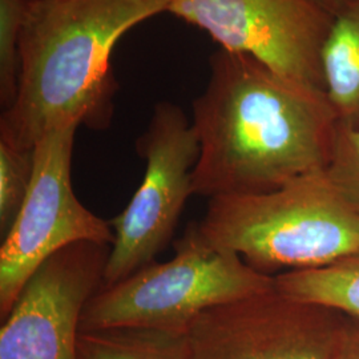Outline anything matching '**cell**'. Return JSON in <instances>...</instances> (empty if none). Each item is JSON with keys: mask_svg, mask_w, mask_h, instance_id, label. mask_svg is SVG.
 <instances>
[{"mask_svg": "<svg viewBox=\"0 0 359 359\" xmlns=\"http://www.w3.org/2000/svg\"><path fill=\"white\" fill-rule=\"evenodd\" d=\"M27 0H0V104L8 109L20 76V40Z\"/></svg>", "mask_w": 359, "mask_h": 359, "instance_id": "5bb4252c", "label": "cell"}, {"mask_svg": "<svg viewBox=\"0 0 359 359\" xmlns=\"http://www.w3.org/2000/svg\"><path fill=\"white\" fill-rule=\"evenodd\" d=\"M109 252L84 241L50 257L1 320L0 359H79L81 314L103 286Z\"/></svg>", "mask_w": 359, "mask_h": 359, "instance_id": "9c48e42d", "label": "cell"}, {"mask_svg": "<svg viewBox=\"0 0 359 359\" xmlns=\"http://www.w3.org/2000/svg\"><path fill=\"white\" fill-rule=\"evenodd\" d=\"M283 294L341 311L359 322V252L318 269L274 276Z\"/></svg>", "mask_w": 359, "mask_h": 359, "instance_id": "8fae6325", "label": "cell"}, {"mask_svg": "<svg viewBox=\"0 0 359 359\" xmlns=\"http://www.w3.org/2000/svg\"><path fill=\"white\" fill-rule=\"evenodd\" d=\"M193 102L200 142L193 194H256L326 170L338 118L325 90L283 76L255 57L218 50Z\"/></svg>", "mask_w": 359, "mask_h": 359, "instance_id": "6da1fadb", "label": "cell"}, {"mask_svg": "<svg viewBox=\"0 0 359 359\" xmlns=\"http://www.w3.org/2000/svg\"><path fill=\"white\" fill-rule=\"evenodd\" d=\"M79 359H189L185 334L147 327L80 332Z\"/></svg>", "mask_w": 359, "mask_h": 359, "instance_id": "7c38bea8", "label": "cell"}, {"mask_svg": "<svg viewBox=\"0 0 359 359\" xmlns=\"http://www.w3.org/2000/svg\"><path fill=\"white\" fill-rule=\"evenodd\" d=\"M276 286L273 276L250 268L231 252L215 248L191 222L167 262H151L102 289L81 314L80 332L147 327L185 334L208 309L258 294Z\"/></svg>", "mask_w": 359, "mask_h": 359, "instance_id": "277c9868", "label": "cell"}, {"mask_svg": "<svg viewBox=\"0 0 359 359\" xmlns=\"http://www.w3.org/2000/svg\"><path fill=\"white\" fill-rule=\"evenodd\" d=\"M172 0H27L20 76L0 117V142L32 151L67 124L105 130L117 92L112 52L120 38L165 13Z\"/></svg>", "mask_w": 359, "mask_h": 359, "instance_id": "7a4b0ae2", "label": "cell"}, {"mask_svg": "<svg viewBox=\"0 0 359 359\" xmlns=\"http://www.w3.org/2000/svg\"><path fill=\"white\" fill-rule=\"evenodd\" d=\"M198 228L209 244L266 276L318 269L359 252V213L326 170L270 192L209 198Z\"/></svg>", "mask_w": 359, "mask_h": 359, "instance_id": "3957f363", "label": "cell"}, {"mask_svg": "<svg viewBox=\"0 0 359 359\" xmlns=\"http://www.w3.org/2000/svg\"><path fill=\"white\" fill-rule=\"evenodd\" d=\"M80 126L47 133L34 148L31 187L0 248V317L11 311L31 276L55 253L77 243L112 245L109 221L83 205L72 187V154Z\"/></svg>", "mask_w": 359, "mask_h": 359, "instance_id": "8992f818", "label": "cell"}, {"mask_svg": "<svg viewBox=\"0 0 359 359\" xmlns=\"http://www.w3.org/2000/svg\"><path fill=\"white\" fill-rule=\"evenodd\" d=\"M346 316L270 290L208 309L185 332L189 359H330Z\"/></svg>", "mask_w": 359, "mask_h": 359, "instance_id": "52a82bcc", "label": "cell"}, {"mask_svg": "<svg viewBox=\"0 0 359 359\" xmlns=\"http://www.w3.org/2000/svg\"><path fill=\"white\" fill-rule=\"evenodd\" d=\"M321 68L323 90L338 124L359 129V0H345L334 13Z\"/></svg>", "mask_w": 359, "mask_h": 359, "instance_id": "30bf717a", "label": "cell"}, {"mask_svg": "<svg viewBox=\"0 0 359 359\" xmlns=\"http://www.w3.org/2000/svg\"><path fill=\"white\" fill-rule=\"evenodd\" d=\"M316 4H318L325 11L334 15L335 11L342 6L345 0H313Z\"/></svg>", "mask_w": 359, "mask_h": 359, "instance_id": "e0dca14e", "label": "cell"}, {"mask_svg": "<svg viewBox=\"0 0 359 359\" xmlns=\"http://www.w3.org/2000/svg\"><path fill=\"white\" fill-rule=\"evenodd\" d=\"M136 152L145 163L144 177L128 205L109 221L115 238L103 286L127 278L167 249L193 194L200 142L179 105H154L148 127L136 140Z\"/></svg>", "mask_w": 359, "mask_h": 359, "instance_id": "5b68a950", "label": "cell"}, {"mask_svg": "<svg viewBox=\"0 0 359 359\" xmlns=\"http://www.w3.org/2000/svg\"><path fill=\"white\" fill-rule=\"evenodd\" d=\"M167 13L283 76L323 90L321 52L333 15L313 0H172Z\"/></svg>", "mask_w": 359, "mask_h": 359, "instance_id": "ba28073f", "label": "cell"}, {"mask_svg": "<svg viewBox=\"0 0 359 359\" xmlns=\"http://www.w3.org/2000/svg\"><path fill=\"white\" fill-rule=\"evenodd\" d=\"M326 172L359 213V129L338 126L332 161Z\"/></svg>", "mask_w": 359, "mask_h": 359, "instance_id": "9a60e30c", "label": "cell"}, {"mask_svg": "<svg viewBox=\"0 0 359 359\" xmlns=\"http://www.w3.org/2000/svg\"><path fill=\"white\" fill-rule=\"evenodd\" d=\"M330 359H359V322L345 318Z\"/></svg>", "mask_w": 359, "mask_h": 359, "instance_id": "2e32d148", "label": "cell"}, {"mask_svg": "<svg viewBox=\"0 0 359 359\" xmlns=\"http://www.w3.org/2000/svg\"><path fill=\"white\" fill-rule=\"evenodd\" d=\"M34 175V149L0 142V231H10L25 204Z\"/></svg>", "mask_w": 359, "mask_h": 359, "instance_id": "4fadbf2b", "label": "cell"}]
</instances>
